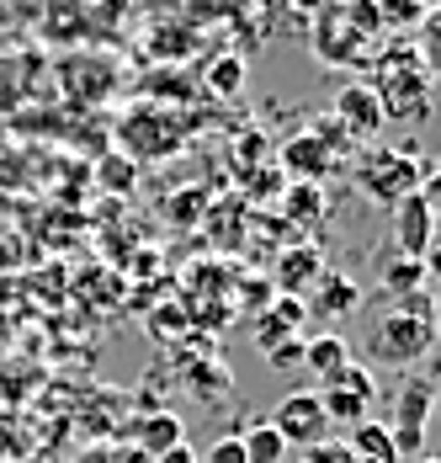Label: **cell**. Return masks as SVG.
Segmentation results:
<instances>
[{
    "label": "cell",
    "instance_id": "cell-1",
    "mask_svg": "<svg viewBox=\"0 0 441 463\" xmlns=\"http://www.w3.org/2000/svg\"><path fill=\"white\" fill-rule=\"evenodd\" d=\"M436 346V325H431V304L420 293L399 298L389 315L367 325V357L383 368H409L415 357H431Z\"/></svg>",
    "mask_w": 441,
    "mask_h": 463
},
{
    "label": "cell",
    "instance_id": "cell-2",
    "mask_svg": "<svg viewBox=\"0 0 441 463\" xmlns=\"http://www.w3.org/2000/svg\"><path fill=\"white\" fill-rule=\"evenodd\" d=\"M372 91L383 101V118H399V123H426L431 118V75H426L420 53H409V48H389L383 75L372 80Z\"/></svg>",
    "mask_w": 441,
    "mask_h": 463
},
{
    "label": "cell",
    "instance_id": "cell-3",
    "mask_svg": "<svg viewBox=\"0 0 441 463\" xmlns=\"http://www.w3.org/2000/svg\"><path fill=\"white\" fill-rule=\"evenodd\" d=\"M356 186L372 197V203H389L394 208L399 197L420 192V160L409 149H372L361 165H356Z\"/></svg>",
    "mask_w": 441,
    "mask_h": 463
},
{
    "label": "cell",
    "instance_id": "cell-4",
    "mask_svg": "<svg viewBox=\"0 0 441 463\" xmlns=\"http://www.w3.org/2000/svg\"><path fill=\"white\" fill-rule=\"evenodd\" d=\"M431 416H436V389H431L426 378H409V383L399 389L394 426H389L399 458H415V453L426 448V426H431Z\"/></svg>",
    "mask_w": 441,
    "mask_h": 463
},
{
    "label": "cell",
    "instance_id": "cell-5",
    "mask_svg": "<svg viewBox=\"0 0 441 463\" xmlns=\"http://www.w3.org/2000/svg\"><path fill=\"white\" fill-rule=\"evenodd\" d=\"M287 448H319L330 437V420L319 405V389H293L287 400H277V416L266 420Z\"/></svg>",
    "mask_w": 441,
    "mask_h": 463
},
{
    "label": "cell",
    "instance_id": "cell-6",
    "mask_svg": "<svg viewBox=\"0 0 441 463\" xmlns=\"http://www.w3.org/2000/svg\"><path fill=\"white\" fill-rule=\"evenodd\" d=\"M394 245H399V256H409V261H426V250L436 245V213H431V203L420 192H409V197L394 203Z\"/></svg>",
    "mask_w": 441,
    "mask_h": 463
},
{
    "label": "cell",
    "instance_id": "cell-7",
    "mask_svg": "<svg viewBox=\"0 0 441 463\" xmlns=\"http://www.w3.org/2000/svg\"><path fill=\"white\" fill-rule=\"evenodd\" d=\"M383 123L389 118H383V101H378L372 86H346V91L335 96V128L346 139H378Z\"/></svg>",
    "mask_w": 441,
    "mask_h": 463
},
{
    "label": "cell",
    "instance_id": "cell-8",
    "mask_svg": "<svg viewBox=\"0 0 441 463\" xmlns=\"http://www.w3.org/2000/svg\"><path fill=\"white\" fill-rule=\"evenodd\" d=\"M324 278V256H319V245H287L282 256H277V288H282V298H309L314 282Z\"/></svg>",
    "mask_w": 441,
    "mask_h": 463
},
{
    "label": "cell",
    "instance_id": "cell-9",
    "mask_svg": "<svg viewBox=\"0 0 441 463\" xmlns=\"http://www.w3.org/2000/svg\"><path fill=\"white\" fill-rule=\"evenodd\" d=\"M282 165H287V176H298V182L319 186L330 171H335V149L319 139V134H298V139H287V149H282Z\"/></svg>",
    "mask_w": 441,
    "mask_h": 463
},
{
    "label": "cell",
    "instance_id": "cell-10",
    "mask_svg": "<svg viewBox=\"0 0 441 463\" xmlns=\"http://www.w3.org/2000/svg\"><path fill=\"white\" fill-rule=\"evenodd\" d=\"M356 304H361V288L346 272H330V267H324V278L314 282V293L304 298V309L324 315V320H346V315H356Z\"/></svg>",
    "mask_w": 441,
    "mask_h": 463
},
{
    "label": "cell",
    "instance_id": "cell-11",
    "mask_svg": "<svg viewBox=\"0 0 441 463\" xmlns=\"http://www.w3.org/2000/svg\"><path fill=\"white\" fill-rule=\"evenodd\" d=\"M309 320V309H304V298H277L271 309H266L261 320H256V346L271 352V346H282V341H293L298 330Z\"/></svg>",
    "mask_w": 441,
    "mask_h": 463
},
{
    "label": "cell",
    "instance_id": "cell-12",
    "mask_svg": "<svg viewBox=\"0 0 441 463\" xmlns=\"http://www.w3.org/2000/svg\"><path fill=\"white\" fill-rule=\"evenodd\" d=\"M346 453H352V463H404L394 453V437H389L383 420H361V426H352Z\"/></svg>",
    "mask_w": 441,
    "mask_h": 463
},
{
    "label": "cell",
    "instance_id": "cell-13",
    "mask_svg": "<svg viewBox=\"0 0 441 463\" xmlns=\"http://www.w3.org/2000/svg\"><path fill=\"white\" fill-rule=\"evenodd\" d=\"M346 363H352V346H346L341 335H314V341H304V368H309L319 383H330Z\"/></svg>",
    "mask_w": 441,
    "mask_h": 463
},
{
    "label": "cell",
    "instance_id": "cell-14",
    "mask_svg": "<svg viewBox=\"0 0 441 463\" xmlns=\"http://www.w3.org/2000/svg\"><path fill=\"white\" fill-rule=\"evenodd\" d=\"M128 437L138 442V448H144V453H155V458H160L165 448L186 442V437H181V420H176V416H165V411H160V416H138V420L128 426Z\"/></svg>",
    "mask_w": 441,
    "mask_h": 463
},
{
    "label": "cell",
    "instance_id": "cell-15",
    "mask_svg": "<svg viewBox=\"0 0 441 463\" xmlns=\"http://www.w3.org/2000/svg\"><path fill=\"white\" fill-rule=\"evenodd\" d=\"M319 405H324V420L330 426H361V420H372V405L367 400H356V394H346V389H319Z\"/></svg>",
    "mask_w": 441,
    "mask_h": 463
},
{
    "label": "cell",
    "instance_id": "cell-16",
    "mask_svg": "<svg viewBox=\"0 0 441 463\" xmlns=\"http://www.w3.org/2000/svg\"><path fill=\"white\" fill-rule=\"evenodd\" d=\"M426 288V261H409V256H394L389 267H383V293L389 298H409V293H420Z\"/></svg>",
    "mask_w": 441,
    "mask_h": 463
},
{
    "label": "cell",
    "instance_id": "cell-17",
    "mask_svg": "<svg viewBox=\"0 0 441 463\" xmlns=\"http://www.w3.org/2000/svg\"><path fill=\"white\" fill-rule=\"evenodd\" d=\"M239 442H245V463H282L287 458V442H282L271 426H250Z\"/></svg>",
    "mask_w": 441,
    "mask_h": 463
},
{
    "label": "cell",
    "instance_id": "cell-18",
    "mask_svg": "<svg viewBox=\"0 0 441 463\" xmlns=\"http://www.w3.org/2000/svg\"><path fill=\"white\" fill-rule=\"evenodd\" d=\"M324 389H346V394L367 400V405L378 400V378H372V368H367V363H356V357H352V363H346L341 373H335V378H330Z\"/></svg>",
    "mask_w": 441,
    "mask_h": 463
},
{
    "label": "cell",
    "instance_id": "cell-19",
    "mask_svg": "<svg viewBox=\"0 0 441 463\" xmlns=\"http://www.w3.org/2000/svg\"><path fill=\"white\" fill-rule=\"evenodd\" d=\"M208 86L219 96H239L245 91V59H234V53L213 59V64H208Z\"/></svg>",
    "mask_w": 441,
    "mask_h": 463
},
{
    "label": "cell",
    "instance_id": "cell-20",
    "mask_svg": "<svg viewBox=\"0 0 441 463\" xmlns=\"http://www.w3.org/2000/svg\"><path fill=\"white\" fill-rule=\"evenodd\" d=\"M319 208H324V203H319V186H293V197H287V213H293V219H319Z\"/></svg>",
    "mask_w": 441,
    "mask_h": 463
},
{
    "label": "cell",
    "instance_id": "cell-21",
    "mask_svg": "<svg viewBox=\"0 0 441 463\" xmlns=\"http://www.w3.org/2000/svg\"><path fill=\"white\" fill-rule=\"evenodd\" d=\"M101 182L112 192H133V160H101Z\"/></svg>",
    "mask_w": 441,
    "mask_h": 463
},
{
    "label": "cell",
    "instance_id": "cell-22",
    "mask_svg": "<svg viewBox=\"0 0 441 463\" xmlns=\"http://www.w3.org/2000/svg\"><path fill=\"white\" fill-rule=\"evenodd\" d=\"M266 363H271V368H298V363H304V335H293V341L271 346V352H266Z\"/></svg>",
    "mask_w": 441,
    "mask_h": 463
},
{
    "label": "cell",
    "instance_id": "cell-23",
    "mask_svg": "<svg viewBox=\"0 0 441 463\" xmlns=\"http://www.w3.org/2000/svg\"><path fill=\"white\" fill-rule=\"evenodd\" d=\"M197 463H245V442L239 437H219L208 448V458H197Z\"/></svg>",
    "mask_w": 441,
    "mask_h": 463
},
{
    "label": "cell",
    "instance_id": "cell-24",
    "mask_svg": "<svg viewBox=\"0 0 441 463\" xmlns=\"http://www.w3.org/2000/svg\"><path fill=\"white\" fill-rule=\"evenodd\" d=\"M304 463H352L346 442H319V448H304Z\"/></svg>",
    "mask_w": 441,
    "mask_h": 463
},
{
    "label": "cell",
    "instance_id": "cell-25",
    "mask_svg": "<svg viewBox=\"0 0 441 463\" xmlns=\"http://www.w3.org/2000/svg\"><path fill=\"white\" fill-rule=\"evenodd\" d=\"M155 463H197V453H192L186 442H176V448H165V453H160Z\"/></svg>",
    "mask_w": 441,
    "mask_h": 463
},
{
    "label": "cell",
    "instance_id": "cell-26",
    "mask_svg": "<svg viewBox=\"0 0 441 463\" xmlns=\"http://www.w3.org/2000/svg\"><path fill=\"white\" fill-rule=\"evenodd\" d=\"M426 43H431V53H441V11L426 16Z\"/></svg>",
    "mask_w": 441,
    "mask_h": 463
},
{
    "label": "cell",
    "instance_id": "cell-27",
    "mask_svg": "<svg viewBox=\"0 0 441 463\" xmlns=\"http://www.w3.org/2000/svg\"><path fill=\"white\" fill-rule=\"evenodd\" d=\"M420 197H426V203H431V213H436V224H441V176H431V186H426V192H420Z\"/></svg>",
    "mask_w": 441,
    "mask_h": 463
},
{
    "label": "cell",
    "instance_id": "cell-28",
    "mask_svg": "<svg viewBox=\"0 0 441 463\" xmlns=\"http://www.w3.org/2000/svg\"><path fill=\"white\" fill-rule=\"evenodd\" d=\"M426 278H436V282H441V240L431 245V250H426Z\"/></svg>",
    "mask_w": 441,
    "mask_h": 463
},
{
    "label": "cell",
    "instance_id": "cell-29",
    "mask_svg": "<svg viewBox=\"0 0 441 463\" xmlns=\"http://www.w3.org/2000/svg\"><path fill=\"white\" fill-rule=\"evenodd\" d=\"M431 325H436V330H441V293H436V298H431Z\"/></svg>",
    "mask_w": 441,
    "mask_h": 463
},
{
    "label": "cell",
    "instance_id": "cell-30",
    "mask_svg": "<svg viewBox=\"0 0 441 463\" xmlns=\"http://www.w3.org/2000/svg\"><path fill=\"white\" fill-rule=\"evenodd\" d=\"M436 411H441V389H436Z\"/></svg>",
    "mask_w": 441,
    "mask_h": 463
},
{
    "label": "cell",
    "instance_id": "cell-31",
    "mask_svg": "<svg viewBox=\"0 0 441 463\" xmlns=\"http://www.w3.org/2000/svg\"><path fill=\"white\" fill-rule=\"evenodd\" d=\"M420 463H441V458H420Z\"/></svg>",
    "mask_w": 441,
    "mask_h": 463
}]
</instances>
